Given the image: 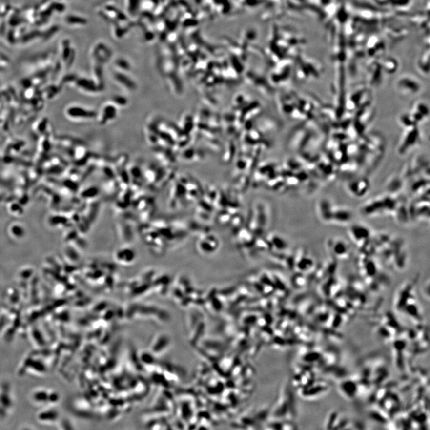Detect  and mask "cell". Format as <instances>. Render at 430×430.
<instances>
[{
  "mask_svg": "<svg viewBox=\"0 0 430 430\" xmlns=\"http://www.w3.org/2000/svg\"><path fill=\"white\" fill-rule=\"evenodd\" d=\"M15 407L11 383L6 378H0V421L10 415Z\"/></svg>",
  "mask_w": 430,
  "mask_h": 430,
  "instance_id": "1",
  "label": "cell"
},
{
  "mask_svg": "<svg viewBox=\"0 0 430 430\" xmlns=\"http://www.w3.org/2000/svg\"><path fill=\"white\" fill-rule=\"evenodd\" d=\"M31 400L36 405L44 407L53 406L59 402L60 395L53 389L39 388L32 391Z\"/></svg>",
  "mask_w": 430,
  "mask_h": 430,
  "instance_id": "2",
  "label": "cell"
},
{
  "mask_svg": "<svg viewBox=\"0 0 430 430\" xmlns=\"http://www.w3.org/2000/svg\"><path fill=\"white\" fill-rule=\"evenodd\" d=\"M59 413L53 406H47L37 412L36 418L39 423L52 425L58 421Z\"/></svg>",
  "mask_w": 430,
  "mask_h": 430,
  "instance_id": "3",
  "label": "cell"
},
{
  "mask_svg": "<svg viewBox=\"0 0 430 430\" xmlns=\"http://www.w3.org/2000/svg\"><path fill=\"white\" fill-rule=\"evenodd\" d=\"M328 246L330 252L336 257L344 258L349 252L348 245L343 240L333 239L329 242Z\"/></svg>",
  "mask_w": 430,
  "mask_h": 430,
  "instance_id": "4",
  "label": "cell"
},
{
  "mask_svg": "<svg viewBox=\"0 0 430 430\" xmlns=\"http://www.w3.org/2000/svg\"><path fill=\"white\" fill-rule=\"evenodd\" d=\"M349 233L352 239L357 245H362L366 240H369L370 236L369 229L360 225L352 226Z\"/></svg>",
  "mask_w": 430,
  "mask_h": 430,
  "instance_id": "5",
  "label": "cell"
},
{
  "mask_svg": "<svg viewBox=\"0 0 430 430\" xmlns=\"http://www.w3.org/2000/svg\"><path fill=\"white\" fill-rule=\"evenodd\" d=\"M341 389L343 393L349 398H353L359 391V386L356 382L348 380L341 384Z\"/></svg>",
  "mask_w": 430,
  "mask_h": 430,
  "instance_id": "6",
  "label": "cell"
}]
</instances>
